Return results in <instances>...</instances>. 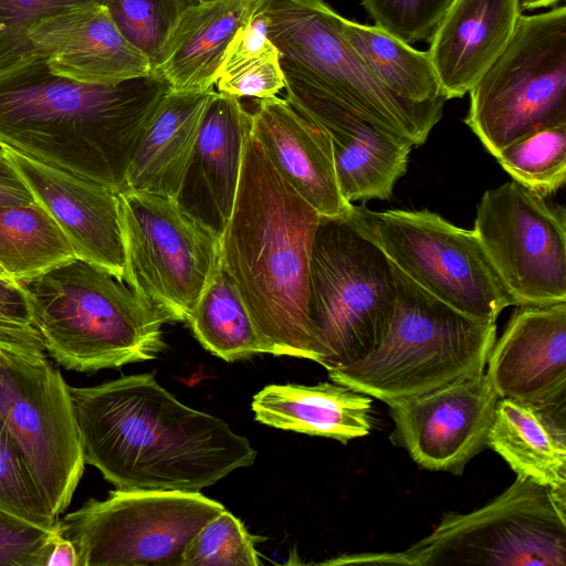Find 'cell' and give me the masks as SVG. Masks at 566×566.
<instances>
[{
  "label": "cell",
  "mask_w": 566,
  "mask_h": 566,
  "mask_svg": "<svg viewBox=\"0 0 566 566\" xmlns=\"http://www.w3.org/2000/svg\"><path fill=\"white\" fill-rule=\"evenodd\" d=\"M70 395L84 461L116 490L200 492L255 460L245 437L180 402L154 374Z\"/></svg>",
  "instance_id": "6da1fadb"
},
{
  "label": "cell",
  "mask_w": 566,
  "mask_h": 566,
  "mask_svg": "<svg viewBox=\"0 0 566 566\" xmlns=\"http://www.w3.org/2000/svg\"><path fill=\"white\" fill-rule=\"evenodd\" d=\"M170 91L154 73L117 84L65 78L39 55L0 75V147L119 193L143 134Z\"/></svg>",
  "instance_id": "7a4b0ae2"
},
{
  "label": "cell",
  "mask_w": 566,
  "mask_h": 566,
  "mask_svg": "<svg viewBox=\"0 0 566 566\" xmlns=\"http://www.w3.org/2000/svg\"><path fill=\"white\" fill-rule=\"evenodd\" d=\"M321 216L248 137L237 196L220 237V264L274 356L314 360L310 266Z\"/></svg>",
  "instance_id": "3957f363"
},
{
  "label": "cell",
  "mask_w": 566,
  "mask_h": 566,
  "mask_svg": "<svg viewBox=\"0 0 566 566\" xmlns=\"http://www.w3.org/2000/svg\"><path fill=\"white\" fill-rule=\"evenodd\" d=\"M18 283L46 354L66 369L118 368L165 347L167 315L95 263L75 256Z\"/></svg>",
  "instance_id": "277c9868"
},
{
  "label": "cell",
  "mask_w": 566,
  "mask_h": 566,
  "mask_svg": "<svg viewBox=\"0 0 566 566\" xmlns=\"http://www.w3.org/2000/svg\"><path fill=\"white\" fill-rule=\"evenodd\" d=\"M392 269L397 296L386 334L365 357L327 371L329 379L386 403L484 373L496 323L461 313Z\"/></svg>",
  "instance_id": "5b68a950"
},
{
  "label": "cell",
  "mask_w": 566,
  "mask_h": 566,
  "mask_svg": "<svg viewBox=\"0 0 566 566\" xmlns=\"http://www.w3.org/2000/svg\"><path fill=\"white\" fill-rule=\"evenodd\" d=\"M326 565L566 566V497L517 476L469 513H446L426 537L401 552L344 555Z\"/></svg>",
  "instance_id": "8992f818"
},
{
  "label": "cell",
  "mask_w": 566,
  "mask_h": 566,
  "mask_svg": "<svg viewBox=\"0 0 566 566\" xmlns=\"http://www.w3.org/2000/svg\"><path fill=\"white\" fill-rule=\"evenodd\" d=\"M266 35L283 75L302 80L375 124L422 145L446 99L402 98L373 74L343 32V17L323 0H260Z\"/></svg>",
  "instance_id": "52a82bcc"
},
{
  "label": "cell",
  "mask_w": 566,
  "mask_h": 566,
  "mask_svg": "<svg viewBox=\"0 0 566 566\" xmlns=\"http://www.w3.org/2000/svg\"><path fill=\"white\" fill-rule=\"evenodd\" d=\"M392 264L346 217H321L312 247L308 315L327 371L369 354L396 304Z\"/></svg>",
  "instance_id": "ba28073f"
},
{
  "label": "cell",
  "mask_w": 566,
  "mask_h": 566,
  "mask_svg": "<svg viewBox=\"0 0 566 566\" xmlns=\"http://www.w3.org/2000/svg\"><path fill=\"white\" fill-rule=\"evenodd\" d=\"M469 93L464 123L494 157L535 132L566 125V7L521 14Z\"/></svg>",
  "instance_id": "9c48e42d"
},
{
  "label": "cell",
  "mask_w": 566,
  "mask_h": 566,
  "mask_svg": "<svg viewBox=\"0 0 566 566\" xmlns=\"http://www.w3.org/2000/svg\"><path fill=\"white\" fill-rule=\"evenodd\" d=\"M346 218L398 270L461 313L496 323L504 308L516 306L473 230L429 210L352 205Z\"/></svg>",
  "instance_id": "30bf717a"
},
{
  "label": "cell",
  "mask_w": 566,
  "mask_h": 566,
  "mask_svg": "<svg viewBox=\"0 0 566 566\" xmlns=\"http://www.w3.org/2000/svg\"><path fill=\"white\" fill-rule=\"evenodd\" d=\"M224 506L200 492L111 491L61 520L78 566H182L186 547Z\"/></svg>",
  "instance_id": "8fae6325"
},
{
  "label": "cell",
  "mask_w": 566,
  "mask_h": 566,
  "mask_svg": "<svg viewBox=\"0 0 566 566\" xmlns=\"http://www.w3.org/2000/svg\"><path fill=\"white\" fill-rule=\"evenodd\" d=\"M118 198L123 280L170 322H187L220 265V239L175 199L130 190Z\"/></svg>",
  "instance_id": "7c38bea8"
},
{
  "label": "cell",
  "mask_w": 566,
  "mask_h": 566,
  "mask_svg": "<svg viewBox=\"0 0 566 566\" xmlns=\"http://www.w3.org/2000/svg\"><path fill=\"white\" fill-rule=\"evenodd\" d=\"M0 423L23 457L54 518L84 472L70 386L48 354L0 347Z\"/></svg>",
  "instance_id": "4fadbf2b"
},
{
  "label": "cell",
  "mask_w": 566,
  "mask_h": 566,
  "mask_svg": "<svg viewBox=\"0 0 566 566\" xmlns=\"http://www.w3.org/2000/svg\"><path fill=\"white\" fill-rule=\"evenodd\" d=\"M512 180L486 190L474 228L516 305L566 302V213Z\"/></svg>",
  "instance_id": "5bb4252c"
},
{
  "label": "cell",
  "mask_w": 566,
  "mask_h": 566,
  "mask_svg": "<svg viewBox=\"0 0 566 566\" xmlns=\"http://www.w3.org/2000/svg\"><path fill=\"white\" fill-rule=\"evenodd\" d=\"M499 399L484 371L388 401L394 421L389 440L423 469L461 475L488 447Z\"/></svg>",
  "instance_id": "9a60e30c"
},
{
  "label": "cell",
  "mask_w": 566,
  "mask_h": 566,
  "mask_svg": "<svg viewBox=\"0 0 566 566\" xmlns=\"http://www.w3.org/2000/svg\"><path fill=\"white\" fill-rule=\"evenodd\" d=\"M284 76L286 101L328 134L337 180L344 199L389 200L406 174L415 144L369 120L322 90Z\"/></svg>",
  "instance_id": "2e32d148"
},
{
  "label": "cell",
  "mask_w": 566,
  "mask_h": 566,
  "mask_svg": "<svg viewBox=\"0 0 566 566\" xmlns=\"http://www.w3.org/2000/svg\"><path fill=\"white\" fill-rule=\"evenodd\" d=\"M34 200L54 219L75 256L123 280L125 255L118 192L1 147Z\"/></svg>",
  "instance_id": "e0dca14e"
},
{
  "label": "cell",
  "mask_w": 566,
  "mask_h": 566,
  "mask_svg": "<svg viewBox=\"0 0 566 566\" xmlns=\"http://www.w3.org/2000/svg\"><path fill=\"white\" fill-rule=\"evenodd\" d=\"M485 371L499 398L539 403L566 397V302L516 305Z\"/></svg>",
  "instance_id": "ac0fdd59"
},
{
  "label": "cell",
  "mask_w": 566,
  "mask_h": 566,
  "mask_svg": "<svg viewBox=\"0 0 566 566\" xmlns=\"http://www.w3.org/2000/svg\"><path fill=\"white\" fill-rule=\"evenodd\" d=\"M251 127V113L240 99L213 90L175 198L185 213L219 239L233 209Z\"/></svg>",
  "instance_id": "d6986e66"
},
{
  "label": "cell",
  "mask_w": 566,
  "mask_h": 566,
  "mask_svg": "<svg viewBox=\"0 0 566 566\" xmlns=\"http://www.w3.org/2000/svg\"><path fill=\"white\" fill-rule=\"evenodd\" d=\"M28 36L49 70L93 84H117L153 73L148 59L130 44L106 6L66 10L34 23Z\"/></svg>",
  "instance_id": "ffe728a7"
},
{
  "label": "cell",
  "mask_w": 566,
  "mask_h": 566,
  "mask_svg": "<svg viewBox=\"0 0 566 566\" xmlns=\"http://www.w3.org/2000/svg\"><path fill=\"white\" fill-rule=\"evenodd\" d=\"M251 117L252 137L290 186L321 217H346L353 203L340 192L325 129L277 96L256 99Z\"/></svg>",
  "instance_id": "44dd1931"
},
{
  "label": "cell",
  "mask_w": 566,
  "mask_h": 566,
  "mask_svg": "<svg viewBox=\"0 0 566 566\" xmlns=\"http://www.w3.org/2000/svg\"><path fill=\"white\" fill-rule=\"evenodd\" d=\"M522 13L517 0H454L428 53L447 99L461 98L503 52Z\"/></svg>",
  "instance_id": "7402d4cb"
},
{
  "label": "cell",
  "mask_w": 566,
  "mask_h": 566,
  "mask_svg": "<svg viewBox=\"0 0 566 566\" xmlns=\"http://www.w3.org/2000/svg\"><path fill=\"white\" fill-rule=\"evenodd\" d=\"M488 447L516 476L566 497V397L539 403L500 398Z\"/></svg>",
  "instance_id": "603a6c76"
},
{
  "label": "cell",
  "mask_w": 566,
  "mask_h": 566,
  "mask_svg": "<svg viewBox=\"0 0 566 566\" xmlns=\"http://www.w3.org/2000/svg\"><path fill=\"white\" fill-rule=\"evenodd\" d=\"M255 0L199 2L179 18L153 71L174 92H208Z\"/></svg>",
  "instance_id": "cb8c5ba5"
},
{
  "label": "cell",
  "mask_w": 566,
  "mask_h": 566,
  "mask_svg": "<svg viewBox=\"0 0 566 566\" xmlns=\"http://www.w3.org/2000/svg\"><path fill=\"white\" fill-rule=\"evenodd\" d=\"M373 398L336 382L269 385L251 403L256 421L277 429L335 439L369 434Z\"/></svg>",
  "instance_id": "d4e9b609"
},
{
  "label": "cell",
  "mask_w": 566,
  "mask_h": 566,
  "mask_svg": "<svg viewBox=\"0 0 566 566\" xmlns=\"http://www.w3.org/2000/svg\"><path fill=\"white\" fill-rule=\"evenodd\" d=\"M212 91H170L164 97L134 154L126 190L176 198Z\"/></svg>",
  "instance_id": "484cf974"
},
{
  "label": "cell",
  "mask_w": 566,
  "mask_h": 566,
  "mask_svg": "<svg viewBox=\"0 0 566 566\" xmlns=\"http://www.w3.org/2000/svg\"><path fill=\"white\" fill-rule=\"evenodd\" d=\"M343 32L373 74L394 94L417 103L447 99L428 51L416 50L377 25L345 18Z\"/></svg>",
  "instance_id": "4316f807"
},
{
  "label": "cell",
  "mask_w": 566,
  "mask_h": 566,
  "mask_svg": "<svg viewBox=\"0 0 566 566\" xmlns=\"http://www.w3.org/2000/svg\"><path fill=\"white\" fill-rule=\"evenodd\" d=\"M73 258L70 241L40 203L0 206V268L9 279L24 281Z\"/></svg>",
  "instance_id": "83f0119b"
},
{
  "label": "cell",
  "mask_w": 566,
  "mask_h": 566,
  "mask_svg": "<svg viewBox=\"0 0 566 566\" xmlns=\"http://www.w3.org/2000/svg\"><path fill=\"white\" fill-rule=\"evenodd\" d=\"M211 354L234 361L270 354L238 290L221 264L186 322Z\"/></svg>",
  "instance_id": "f1b7e54d"
},
{
  "label": "cell",
  "mask_w": 566,
  "mask_h": 566,
  "mask_svg": "<svg viewBox=\"0 0 566 566\" xmlns=\"http://www.w3.org/2000/svg\"><path fill=\"white\" fill-rule=\"evenodd\" d=\"M495 158L514 181L547 197L566 181V125L535 132Z\"/></svg>",
  "instance_id": "f546056e"
},
{
  "label": "cell",
  "mask_w": 566,
  "mask_h": 566,
  "mask_svg": "<svg viewBox=\"0 0 566 566\" xmlns=\"http://www.w3.org/2000/svg\"><path fill=\"white\" fill-rule=\"evenodd\" d=\"M198 0H109L106 8L126 40L159 64L166 42L181 14Z\"/></svg>",
  "instance_id": "4dcf8cb0"
},
{
  "label": "cell",
  "mask_w": 566,
  "mask_h": 566,
  "mask_svg": "<svg viewBox=\"0 0 566 566\" xmlns=\"http://www.w3.org/2000/svg\"><path fill=\"white\" fill-rule=\"evenodd\" d=\"M109 0H0V75L39 56L28 32L38 21L87 6H106Z\"/></svg>",
  "instance_id": "1f68e13d"
},
{
  "label": "cell",
  "mask_w": 566,
  "mask_h": 566,
  "mask_svg": "<svg viewBox=\"0 0 566 566\" xmlns=\"http://www.w3.org/2000/svg\"><path fill=\"white\" fill-rule=\"evenodd\" d=\"M254 539L243 523L226 509L207 522L190 541L182 566H258Z\"/></svg>",
  "instance_id": "d6a6232c"
},
{
  "label": "cell",
  "mask_w": 566,
  "mask_h": 566,
  "mask_svg": "<svg viewBox=\"0 0 566 566\" xmlns=\"http://www.w3.org/2000/svg\"><path fill=\"white\" fill-rule=\"evenodd\" d=\"M0 507L40 527L60 528L23 457L0 423Z\"/></svg>",
  "instance_id": "836d02e7"
},
{
  "label": "cell",
  "mask_w": 566,
  "mask_h": 566,
  "mask_svg": "<svg viewBox=\"0 0 566 566\" xmlns=\"http://www.w3.org/2000/svg\"><path fill=\"white\" fill-rule=\"evenodd\" d=\"M454 0H361L375 25L407 43L430 41Z\"/></svg>",
  "instance_id": "e575fe53"
},
{
  "label": "cell",
  "mask_w": 566,
  "mask_h": 566,
  "mask_svg": "<svg viewBox=\"0 0 566 566\" xmlns=\"http://www.w3.org/2000/svg\"><path fill=\"white\" fill-rule=\"evenodd\" d=\"M216 84L218 92L239 99L276 96L284 88V76L276 48L271 44L260 54L223 69Z\"/></svg>",
  "instance_id": "d590c367"
},
{
  "label": "cell",
  "mask_w": 566,
  "mask_h": 566,
  "mask_svg": "<svg viewBox=\"0 0 566 566\" xmlns=\"http://www.w3.org/2000/svg\"><path fill=\"white\" fill-rule=\"evenodd\" d=\"M59 534L0 507V566H45Z\"/></svg>",
  "instance_id": "8d00e7d4"
},
{
  "label": "cell",
  "mask_w": 566,
  "mask_h": 566,
  "mask_svg": "<svg viewBox=\"0 0 566 566\" xmlns=\"http://www.w3.org/2000/svg\"><path fill=\"white\" fill-rule=\"evenodd\" d=\"M0 347L27 354H46L33 326L24 291L18 282L4 276H0Z\"/></svg>",
  "instance_id": "74e56055"
},
{
  "label": "cell",
  "mask_w": 566,
  "mask_h": 566,
  "mask_svg": "<svg viewBox=\"0 0 566 566\" xmlns=\"http://www.w3.org/2000/svg\"><path fill=\"white\" fill-rule=\"evenodd\" d=\"M35 201L0 147V206H20Z\"/></svg>",
  "instance_id": "f35d334b"
},
{
  "label": "cell",
  "mask_w": 566,
  "mask_h": 566,
  "mask_svg": "<svg viewBox=\"0 0 566 566\" xmlns=\"http://www.w3.org/2000/svg\"><path fill=\"white\" fill-rule=\"evenodd\" d=\"M45 566H78L75 545L61 533L53 542Z\"/></svg>",
  "instance_id": "ab89813d"
},
{
  "label": "cell",
  "mask_w": 566,
  "mask_h": 566,
  "mask_svg": "<svg viewBox=\"0 0 566 566\" xmlns=\"http://www.w3.org/2000/svg\"><path fill=\"white\" fill-rule=\"evenodd\" d=\"M563 0H517L520 12L535 10L538 8H547L555 6L557 2Z\"/></svg>",
  "instance_id": "60d3db41"
},
{
  "label": "cell",
  "mask_w": 566,
  "mask_h": 566,
  "mask_svg": "<svg viewBox=\"0 0 566 566\" xmlns=\"http://www.w3.org/2000/svg\"><path fill=\"white\" fill-rule=\"evenodd\" d=\"M0 276L8 277L1 268H0Z\"/></svg>",
  "instance_id": "b9f144b4"
},
{
  "label": "cell",
  "mask_w": 566,
  "mask_h": 566,
  "mask_svg": "<svg viewBox=\"0 0 566 566\" xmlns=\"http://www.w3.org/2000/svg\"><path fill=\"white\" fill-rule=\"evenodd\" d=\"M200 2H210V1H216V0H198Z\"/></svg>",
  "instance_id": "7bdbcfd3"
}]
</instances>
